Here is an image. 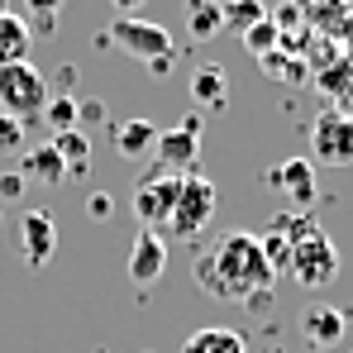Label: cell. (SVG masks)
Masks as SVG:
<instances>
[{
    "label": "cell",
    "instance_id": "18",
    "mask_svg": "<svg viewBox=\"0 0 353 353\" xmlns=\"http://www.w3.org/2000/svg\"><path fill=\"white\" fill-rule=\"evenodd\" d=\"M53 148L62 153V163H67V176H86V168H91V139L81 129L53 134Z\"/></svg>",
    "mask_w": 353,
    "mask_h": 353
},
{
    "label": "cell",
    "instance_id": "25",
    "mask_svg": "<svg viewBox=\"0 0 353 353\" xmlns=\"http://www.w3.org/2000/svg\"><path fill=\"white\" fill-rule=\"evenodd\" d=\"M19 148H24V124L0 115V153H19Z\"/></svg>",
    "mask_w": 353,
    "mask_h": 353
},
{
    "label": "cell",
    "instance_id": "5",
    "mask_svg": "<svg viewBox=\"0 0 353 353\" xmlns=\"http://www.w3.org/2000/svg\"><path fill=\"white\" fill-rule=\"evenodd\" d=\"M287 272H292L305 292H320V287H330V282L339 277V248L330 243L325 230H315V234H305V239H296V243H292Z\"/></svg>",
    "mask_w": 353,
    "mask_h": 353
},
{
    "label": "cell",
    "instance_id": "10",
    "mask_svg": "<svg viewBox=\"0 0 353 353\" xmlns=\"http://www.w3.org/2000/svg\"><path fill=\"white\" fill-rule=\"evenodd\" d=\"M168 272V239L153 230H139L134 248H129V282L134 287H153Z\"/></svg>",
    "mask_w": 353,
    "mask_h": 353
},
{
    "label": "cell",
    "instance_id": "21",
    "mask_svg": "<svg viewBox=\"0 0 353 353\" xmlns=\"http://www.w3.org/2000/svg\"><path fill=\"white\" fill-rule=\"evenodd\" d=\"M239 39H243V48H248L253 58H263V53H272V48H277L282 29H277V24H272V19L263 14V19H258V24H248V29H243Z\"/></svg>",
    "mask_w": 353,
    "mask_h": 353
},
{
    "label": "cell",
    "instance_id": "23",
    "mask_svg": "<svg viewBox=\"0 0 353 353\" xmlns=\"http://www.w3.org/2000/svg\"><path fill=\"white\" fill-rule=\"evenodd\" d=\"M225 10V24L234 29V34H243L248 24H258L268 10H263V0H230V5H220Z\"/></svg>",
    "mask_w": 353,
    "mask_h": 353
},
{
    "label": "cell",
    "instance_id": "33",
    "mask_svg": "<svg viewBox=\"0 0 353 353\" xmlns=\"http://www.w3.org/2000/svg\"><path fill=\"white\" fill-rule=\"evenodd\" d=\"M0 14H5V0H0Z\"/></svg>",
    "mask_w": 353,
    "mask_h": 353
},
{
    "label": "cell",
    "instance_id": "16",
    "mask_svg": "<svg viewBox=\"0 0 353 353\" xmlns=\"http://www.w3.org/2000/svg\"><path fill=\"white\" fill-rule=\"evenodd\" d=\"M24 181H39V186H62L67 181V163H62L58 148H53V139L43 148H29L24 153Z\"/></svg>",
    "mask_w": 353,
    "mask_h": 353
},
{
    "label": "cell",
    "instance_id": "1",
    "mask_svg": "<svg viewBox=\"0 0 353 353\" xmlns=\"http://www.w3.org/2000/svg\"><path fill=\"white\" fill-rule=\"evenodd\" d=\"M196 287L210 296V301H230V305H253L258 296L272 292V268L263 258V243L258 234H225L215 253H201L196 268H191Z\"/></svg>",
    "mask_w": 353,
    "mask_h": 353
},
{
    "label": "cell",
    "instance_id": "14",
    "mask_svg": "<svg viewBox=\"0 0 353 353\" xmlns=\"http://www.w3.org/2000/svg\"><path fill=\"white\" fill-rule=\"evenodd\" d=\"M29 43H34V24L24 14H0V67L10 62H29Z\"/></svg>",
    "mask_w": 353,
    "mask_h": 353
},
{
    "label": "cell",
    "instance_id": "12",
    "mask_svg": "<svg viewBox=\"0 0 353 353\" xmlns=\"http://www.w3.org/2000/svg\"><path fill=\"white\" fill-rule=\"evenodd\" d=\"M191 105L196 110H215V115L230 105V77H225L220 62H205V67L191 72Z\"/></svg>",
    "mask_w": 353,
    "mask_h": 353
},
{
    "label": "cell",
    "instance_id": "34",
    "mask_svg": "<svg viewBox=\"0 0 353 353\" xmlns=\"http://www.w3.org/2000/svg\"><path fill=\"white\" fill-rule=\"evenodd\" d=\"M220 5H230V0H220Z\"/></svg>",
    "mask_w": 353,
    "mask_h": 353
},
{
    "label": "cell",
    "instance_id": "28",
    "mask_svg": "<svg viewBox=\"0 0 353 353\" xmlns=\"http://www.w3.org/2000/svg\"><path fill=\"white\" fill-rule=\"evenodd\" d=\"M110 210H115V201H110V196H105V191H96V196H91V201H86V215H91V220H105V215H110Z\"/></svg>",
    "mask_w": 353,
    "mask_h": 353
},
{
    "label": "cell",
    "instance_id": "30",
    "mask_svg": "<svg viewBox=\"0 0 353 353\" xmlns=\"http://www.w3.org/2000/svg\"><path fill=\"white\" fill-rule=\"evenodd\" d=\"M72 81H77V67H62L58 72V96H72Z\"/></svg>",
    "mask_w": 353,
    "mask_h": 353
},
{
    "label": "cell",
    "instance_id": "20",
    "mask_svg": "<svg viewBox=\"0 0 353 353\" xmlns=\"http://www.w3.org/2000/svg\"><path fill=\"white\" fill-rule=\"evenodd\" d=\"M258 67H263V77H268V81H305V62L292 58V53H282V48L263 53Z\"/></svg>",
    "mask_w": 353,
    "mask_h": 353
},
{
    "label": "cell",
    "instance_id": "8",
    "mask_svg": "<svg viewBox=\"0 0 353 353\" xmlns=\"http://www.w3.org/2000/svg\"><path fill=\"white\" fill-rule=\"evenodd\" d=\"M19 253L29 268H48L53 253H58V225L48 210H24L19 220Z\"/></svg>",
    "mask_w": 353,
    "mask_h": 353
},
{
    "label": "cell",
    "instance_id": "26",
    "mask_svg": "<svg viewBox=\"0 0 353 353\" xmlns=\"http://www.w3.org/2000/svg\"><path fill=\"white\" fill-rule=\"evenodd\" d=\"M24 172H0V201H19L24 196Z\"/></svg>",
    "mask_w": 353,
    "mask_h": 353
},
{
    "label": "cell",
    "instance_id": "11",
    "mask_svg": "<svg viewBox=\"0 0 353 353\" xmlns=\"http://www.w3.org/2000/svg\"><path fill=\"white\" fill-rule=\"evenodd\" d=\"M268 186H272V191H287L296 205H310V201H315V168H310V158H287V163H277V168L268 172Z\"/></svg>",
    "mask_w": 353,
    "mask_h": 353
},
{
    "label": "cell",
    "instance_id": "29",
    "mask_svg": "<svg viewBox=\"0 0 353 353\" xmlns=\"http://www.w3.org/2000/svg\"><path fill=\"white\" fill-rule=\"evenodd\" d=\"M24 5H29V10H34L39 19H53V14L62 10V0H24Z\"/></svg>",
    "mask_w": 353,
    "mask_h": 353
},
{
    "label": "cell",
    "instance_id": "4",
    "mask_svg": "<svg viewBox=\"0 0 353 353\" xmlns=\"http://www.w3.org/2000/svg\"><path fill=\"white\" fill-rule=\"evenodd\" d=\"M215 225V181L201 172H181V196H176L172 205V220H168V230L163 239H196L201 230H210Z\"/></svg>",
    "mask_w": 353,
    "mask_h": 353
},
{
    "label": "cell",
    "instance_id": "2",
    "mask_svg": "<svg viewBox=\"0 0 353 353\" xmlns=\"http://www.w3.org/2000/svg\"><path fill=\"white\" fill-rule=\"evenodd\" d=\"M43 105H48V77L34 62L0 67V115L19 119V124H39Z\"/></svg>",
    "mask_w": 353,
    "mask_h": 353
},
{
    "label": "cell",
    "instance_id": "17",
    "mask_svg": "<svg viewBox=\"0 0 353 353\" xmlns=\"http://www.w3.org/2000/svg\"><path fill=\"white\" fill-rule=\"evenodd\" d=\"M181 353H243V334L230 330V325H210V330H196Z\"/></svg>",
    "mask_w": 353,
    "mask_h": 353
},
{
    "label": "cell",
    "instance_id": "15",
    "mask_svg": "<svg viewBox=\"0 0 353 353\" xmlns=\"http://www.w3.org/2000/svg\"><path fill=\"white\" fill-rule=\"evenodd\" d=\"M153 143H158V124L153 119H129L115 129V153L139 163V158H153Z\"/></svg>",
    "mask_w": 353,
    "mask_h": 353
},
{
    "label": "cell",
    "instance_id": "13",
    "mask_svg": "<svg viewBox=\"0 0 353 353\" xmlns=\"http://www.w3.org/2000/svg\"><path fill=\"white\" fill-rule=\"evenodd\" d=\"M301 330H305V339L315 349H334L344 339V330H349V315L344 310H330V305H315V310H305Z\"/></svg>",
    "mask_w": 353,
    "mask_h": 353
},
{
    "label": "cell",
    "instance_id": "6",
    "mask_svg": "<svg viewBox=\"0 0 353 353\" xmlns=\"http://www.w3.org/2000/svg\"><path fill=\"white\" fill-rule=\"evenodd\" d=\"M176 196H181V172H163V168L143 172V176H139V186H134V220H139L143 230L163 234L168 220H172Z\"/></svg>",
    "mask_w": 353,
    "mask_h": 353
},
{
    "label": "cell",
    "instance_id": "35",
    "mask_svg": "<svg viewBox=\"0 0 353 353\" xmlns=\"http://www.w3.org/2000/svg\"><path fill=\"white\" fill-rule=\"evenodd\" d=\"M277 353H287V349H277Z\"/></svg>",
    "mask_w": 353,
    "mask_h": 353
},
{
    "label": "cell",
    "instance_id": "24",
    "mask_svg": "<svg viewBox=\"0 0 353 353\" xmlns=\"http://www.w3.org/2000/svg\"><path fill=\"white\" fill-rule=\"evenodd\" d=\"M320 225L310 220V215H277L272 220V234H282L287 243H296V239H305V234H315Z\"/></svg>",
    "mask_w": 353,
    "mask_h": 353
},
{
    "label": "cell",
    "instance_id": "7",
    "mask_svg": "<svg viewBox=\"0 0 353 353\" xmlns=\"http://www.w3.org/2000/svg\"><path fill=\"white\" fill-rule=\"evenodd\" d=\"M310 153L325 168H349L353 163V119L344 110H320L310 124Z\"/></svg>",
    "mask_w": 353,
    "mask_h": 353
},
{
    "label": "cell",
    "instance_id": "9",
    "mask_svg": "<svg viewBox=\"0 0 353 353\" xmlns=\"http://www.w3.org/2000/svg\"><path fill=\"white\" fill-rule=\"evenodd\" d=\"M196 158H201V134L191 129H158V143H153V168L163 172H196Z\"/></svg>",
    "mask_w": 353,
    "mask_h": 353
},
{
    "label": "cell",
    "instance_id": "22",
    "mask_svg": "<svg viewBox=\"0 0 353 353\" xmlns=\"http://www.w3.org/2000/svg\"><path fill=\"white\" fill-rule=\"evenodd\" d=\"M43 124L53 129V134H67V129H77V96H48V105H43Z\"/></svg>",
    "mask_w": 353,
    "mask_h": 353
},
{
    "label": "cell",
    "instance_id": "32",
    "mask_svg": "<svg viewBox=\"0 0 353 353\" xmlns=\"http://www.w3.org/2000/svg\"><path fill=\"white\" fill-rule=\"evenodd\" d=\"M168 67H172V58H158V62H148V72H153V77H168Z\"/></svg>",
    "mask_w": 353,
    "mask_h": 353
},
{
    "label": "cell",
    "instance_id": "31",
    "mask_svg": "<svg viewBox=\"0 0 353 353\" xmlns=\"http://www.w3.org/2000/svg\"><path fill=\"white\" fill-rule=\"evenodd\" d=\"M110 5H115L119 14H139V10H143V5H148V0H110Z\"/></svg>",
    "mask_w": 353,
    "mask_h": 353
},
{
    "label": "cell",
    "instance_id": "27",
    "mask_svg": "<svg viewBox=\"0 0 353 353\" xmlns=\"http://www.w3.org/2000/svg\"><path fill=\"white\" fill-rule=\"evenodd\" d=\"M105 119V101H77V124H96Z\"/></svg>",
    "mask_w": 353,
    "mask_h": 353
},
{
    "label": "cell",
    "instance_id": "3",
    "mask_svg": "<svg viewBox=\"0 0 353 353\" xmlns=\"http://www.w3.org/2000/svg\"><path fill=\"white\" fill-rule=\"evenodd\" d=\"M119 48L139 62H158V58H172V34L153 19H139V14H119L105 34H96V48Z\"/></svg>",
    "mask_w": 353,
    "mask_h": 353
},
{
    "label": "cell",
    "instance_id": "19",
    "mask_svg": "<svg viewBox=\"0 0 353 353\" xmlns=\"http://www.w3.org/2000/svg\"><path fill=\"white\" fill-rule=\"evenodd\" d=\"M186 24H191V39H215L220 29H225V10H220V0H191V14H186Z\"/></svg>",
    "mask_w": 353,
    "mask_h": 353
}]
</instances>
